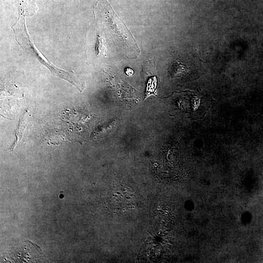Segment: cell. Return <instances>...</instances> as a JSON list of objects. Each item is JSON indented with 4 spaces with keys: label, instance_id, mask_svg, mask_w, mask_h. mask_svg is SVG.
<instances>
[{
    "label": "cell",
    "instance_id": "6da1fadb",
    "mask_svg": "<svg viewBox=\"0 0 263 263\" xmlns=\"http://www.w3.org/2000/svg\"><path fill=\"white\" fill-rule=\"evenodd\" d=\"M28 110H25L19 118L17 129L15 131L16 140L9 150L10 152H13L15 148L20 143L25 134L28 125Z\"/></svg>",
    "mask_w": 263,
    "mask_h": 263
},
{
    "label": "cell",
    "instance_id": "7a4b0ae2",
    "mask_svg": "<svg viewBox=\"0 0 263 263\" xmlns=\"http://www.w3.org/2000/svg\"><path fill=\"white\" fill-rule=\"evenodd\" d=\"M189 68L179 60L173 61L169 69V73L171 77H182L188 73Z\"/></svg>",
    "mask_w": 263,
    "mask_h": 263
},
{
    "label": "cell",
    "instance_id": "3957f363",
    "mask_svg": "<svg viewBox=\"0 0 263 263\" xmlns=\"http://www.w3.org/2000/svg\"><path fill=\"white\" fill-rule=\"evenodd\" d=\"M95 51L96 54L100 56H107V48L104 38L99 35H97L95 43Z\"/></svg>",
    "mask_w": 263,
    "mask_h": 263
},
{
    "label": "cell",
    "instance_id": "277c9868",
    "mask_svg": "<svg viewBox=\"0 0 263 263\" xmlns=\"http://www.w3.org/2000/svg\"><path fill=\"white\" fill-rule=\"evenodd\" d=\"M125 73L128 76H131L133 74V71L130 68H127L125 69Z\"/></svg>",
    "mask_w": 263,
    "mask_h": 263
}]
</instances>
